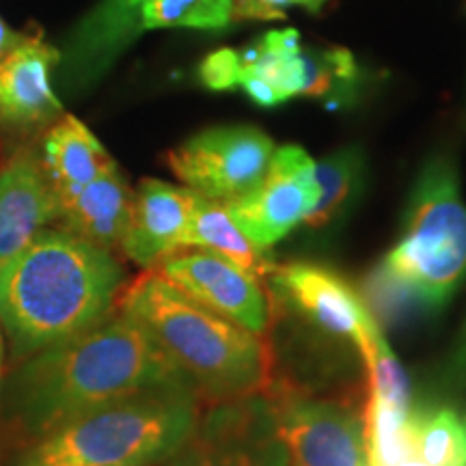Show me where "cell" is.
Masks as SVG:
<instances>
[{
    "label": "cell",
    "instance_id": "1",
    "mask_svg": "<svg viewBox=\"0 0 466 466\" xmlns=\"http://www.w3.org/2000/svg\"><path fill=\"white\" fill-rule=\"evenodd\" d=\"M160 389L195 387L137 319L115 309L85 333L15 360L5 406L28 442L96 408Z\"/></svg>",
    "mask_w": 466,
    "mask_h": 466
},
{
    "label": "cell",
    "instance_id": "2",
    "mask_svg": "<svg viewBox=\"0 0 466 466\" xmlns=\"http://www.w3.org/2000/svg\"><path fill=\"white\" fill-rule=\"evenodd\" d=\"M113 253L48 227L0 268V326L22 360L106 319L124 289Z\"/></svg>",
    "mask_w": 466,
    "mask_h": 466
},
{
    "label": "cell",
    "instance_id": "3",
    "mask_svg": "<svg viewBox=\"0 0 466 466\" xmlns=\"http://www.w3.org/2000/svg\"><path fill=\"white\" fill-rule=\"evenodd\" d=\"M116 309L154 337L203 404L264 393L270 387L272 359L264 337L209 311L158 270H145L126 285Z\"/></svg>",
    "mask_w": 466,
    "mask_h": 466
},
{
    "label": "cell",
    "instance_id": "4",
    "mask_svg": "<svg viewBox=\"0 0 466 466\" xmlns=\"http://www.w3.org/2000/svg\"><path fill=\"white\" fill-rule=\"evenodd\" d=\"M203 412L195 389H160L113 401L28 441L14 466H162Z\"/></svg>",
    "mask_w": 466,
    "mask_h": 466
},
{
    "label": "cell",
    "instance_id": "5",
    "mask_svg": "<svg viewBox=\"0 0 466 466\" xmlns=\"http://www.w3.org/2000/svg\"><path fill=\"white\" fill-rule=\"evenodd\" d=\"M382 279L432 309L445 305L466 279V203L450 156H434L419 173Z\"/></svg>",
    "mask_w": 466,
    "mask_h": 466
},
{
    "label": "cell",
    "instance_id": "6",
    "mask_svg": "<svg viewBox=\"0 0 466 466\" xmlns=\"http://www.w3.org/2000/svg\"><path fill=\"white\" fill-rule=\"evenodd\" d=\"M268 404L289 466H370L365 412L291 382H270Z\"/></svg>",
    "mask_w": 466,
    "mask_h": 466
},
{
    "label": "cell",
    "instance_id": "7",
    "mask_svg": "<svg viewBox=\"0 0 466 466\" xmlns=\"http://www.w3.org/2000/svg\"><path fill=\"white\" fill-rule=\"evenodd\" d=\"M275 143L253 126L208 127L167 154V167L197 195L236 201L261 182Z\"/></svg>",
    "mask_w": 466,
    "mask_h": 466
},
{
    "label": "cell",
    "instance_id": "8",
    "mask_svg": "<svg viewBox=\"0 0 466 466\" xmlns=\"http://www.w3.org/2000/svg\"><path fill=\"white\" fill-rule=\"evenodd\" d=\"M162 466H289L266 391L203 408L188 441Z\"/></svg>",
    "mask_w": 466,
    "mask_h": 466
},
{
    "label": "cell",
    "instance_id": "9",
    "mask_svg": "<svg viewBox=\"0 0 466 466\" xmlns=\"http://www.w3.org/2000/svg\"><path fill=\"white\" fill-rule=\"evenodd\" d=\"M318 197L316 162L299 145H283L272 154L261 182L227 208L250 240L270 250L296 227L305 225Z\"/></svg>",
    "mask_w": 466,
    "mask_h": 466
},
{
    "label": "cell",
    "instance_id": "10",
    "mask_svg": "<svg viewBox=\"0 0 466 466\" xmlns=\"http://www.w3.org/2000/svg\"><path fill=\"white\" fill-rule=\"evenodd\" d=\"M168 283L250 335L270 329V302L261 281L233 261L201 248H184L156 268Z\"/></svg>",
    "mask_w": 466,
    "mask_h": 466
},
{
    "label": "cell",
    "instance_id": "11",
    "mask_svg": "<svg viewBox=\"0 0 466 466\" xmlns=\"http://www.w3.org/2000/svg\"><path fill=\"white\" fill-rule=\"evenodd\" d=\"M288 305L324 333L360 346L376 319L357 289L330 268L307 261L277 266L268 279Z\"/></svg>",
    "mask_w": 466,
    "mask_h": 466
},
{
    "label": "cell",
    "instance_id": "12",
    "mask_svg": "<svg viewBox=\"0 0 466 466\" xmlns=\"http://www.w3.org/2000/svg\"><path fill=\"white\" fill-rule=\"evenodd\" d=\"M195 197L186 186L143 179L134 190L121 253L143 270H156L162 261L184 250Z\"/></svg>",
    "mask_w": 466,
    "mask_h": 466
},
{
    "label": "cell",
    "instance_id": "13",
    "mask_svg": "<svg viewBox=\"0 0 466 466\" xmlns=\"http://www.w3.org/2000/svg\"><path fill=\"white\" fill-rule=\"evenodd\" d=\"M147 0H100L69 35L61 55L63 83L72 89L96 85L143 35L141 11Z\"/></svg>",
    "mask_w": 466,
    "mask_h": 466
},
{
    "label": "cell",
    "instance_id": "14",
    "mask_svg": "<svg viewBox=\"0 0 466 466\" xmlns=\"http://www.w3.org/2000/svg\"><path fill=\"white\" fill-rule=\"evenodd\" d=\"M58 218V201L42 160L17 149L0 168V268Z\"/></svg>",
    "mask_w": 466,
    "mask_h": 466
},
{
    "label": "cell",
    "instance_id": "15",
    "mask_svg": "<svg viewBox=\"0 0 466 466\" xmlns=\"http://www.w3.org/2000/svg\"><path fill=\"white\" fill-rule=\"evenodd\" d=\"M61 52L42 37H31L0 61V126L35 127L63 113L52 74Z\"/></svg>",
    "mask_w": 466,
    "mask_h": 466
},
{
    "label": "cell",
    "instance_id": "16",
    "mask_svg": "<svg viewBox=\"0 0 466 466\" xmlns=\"http://www.w3.org/2000/svg\"><path fill=\"white\" fill-rule=\"evenodd\" d=\"M134 190L116 167L85 186L72 199L58 206V229L72 233L93 247L121 253L132 214Z\"/></svg>",
    "mask_w": 466,
    "mask_h": 466
},
{
    "label": "cell",
    "instance_id": "17",
    "mask_svg": "<svg viewBox=\"0 0 466 466\" xmlns=\"http://www.w3.org/2000/svg\"><path fill=\"white\" fill-rule=\"evenodd\" d=\"M39 160L58 206L116 167L89 127L72 115L61 116L46 132Z\"/></svg>",
    "mask_w": 466,
    "mask_h": 466
},
{
    "label": "cell",
    "instance_id": "18",
    "mask_svg": "<svg viewBox=\"0 0 466 466\" xmlns=\"http://www.w3.org/2000/svg\"><path fill=\"white\" fill-rule=\"evenodd\" d=\"M186 248H201L220 255L258 277L259 281H268L279 266L270 250L258 247L238 227L227 203L206 199L201 195L195 197V208L186 231Z\"/></svg>",
    "mask_w": 466,
    "mask_h": 466
},
{
    "label": "cell",
    "instance_id": "19",
    "mask_svg": "<svg viewBox=\"0 0 466 466\" xmlns=\"http://www.w3.org/2000/svg\"><path fill=\"white\" fill-rule=\"evenodd\" d=\"M240 80L244 76L264 80L275 89L281 102L300 96L305 85V66H302L299 31L285 28V31L266 33L253 46L240 50Z\"/></svg>",
    "mask_w": 466,
    "mask_h": 466
},
{
    "label": "cell",
    "instance_id": "20",
    "mask_svg": "<svg viewBox=\"0 0 466 466\" xmlns=\"http://www.w3.org/2000/svg\"><path fill=\"white\" fill-rule=\"evenodd\" d=\"M318 203L309 214V229H322L335 223L350 203L359 197L365 182V156L359 147H343L316 162Z\"/></svg>",
    "mask_w": 466,
    "mask_h": 466
},
{
    "label": "cell",
    "instance_id": "21",
    "mask_svg": "<svg viewBox=\"0 0 466 466\" xmlns=\"http://www.w3.org/2000/svg\"><path fill=\"white\" fill-rule=\"evenodd\" d=\"M415 458L428 466H466V415L456 408L410 412Z\"/></svg>",
    "mask_w": 466,
    "mask_h": 466
},
{
    "label": "cell",
    "instance_id": "22",
    "mask_svg": "<svg viewBox=\"0 0 466 466\" xmlns=\"http://www.w3.org/2000/svg\"><path fill=\"white\" fill-rule=\"evenodd\" d=\"M360 357L367 365V380H370V400L378 404L412 410L410 406V380L400 359L382 335L380 326L374 324L367 339L359 346Z\"/></svg>",
    "mask_w": 466,
    "mask_h": 466
},
{
    "label": "cell",
    "instance_id": "23",
    "mask_svg": "<svg viewBox=\"0 0 466 466\" xmlns=\"http://www.w3.org/2000/svg\"><path fill=\"white\" fill-rule=\"evenodd\" d=\"M233 20V0H147L141 11L143 33L156 28L223 31Z\"/></svg>",
    "mask_w": 466,
    "mask_h": 466
},
{
    "label": "cell",
    "instance_id": "24",
    "mask_svg": "<svg viewBox=\"0 0 466 466\" xmlns=\"http://www.w3.org/2000/svg\"><path fill=\"white\" fill-rule=\"evenodd\" d=\"M305 85L300 96L330 97L348 93L359 80V66L352 52L343 48H307L302 50Z\"/></svg>",
    "mask_w": 466,
    "mask_h": 466
},
{
    "label": "cell",
    "instance_id": "25",
    "mask_svg": "<svg viewBox=\"0 0 466 466\" xmlns=\"http://www.w3.org/2000/svg\"><path fill=\"white\" fill-rule=\"evenodd\" d=\"M240 50L220 48L203 58L199 66V80L212 91L238 89L240 85Z\"/></svg>",
    "mask_w": 466,
    "mask_h": 466
},
{
    "label": "cell",
    "instance_id": "26",
    "mask_svg": "<svg viewBox=\"0 0 466 466\" xmlns=\"http://www.w3.org/2000/svg\"><path fill=\"white\" fill-rule=\"evenodd\" d=\"M305 5V0H233V17L238 20H281L288 9Z\"/></svg>",
    "mask_w": 466,
    "mask_h": 466
},
{
    "label": "cell",
    "instance_id": "27",
    "mask_svg": "<svg viewBox=\"0 0 466 466\" xmlns=\"http://www.w3.org/2000/svg\"><path fill=\"white\" fill-rule=\"evenodd\" d=\"M26 39H28V35L11 28L7 22H5V17L0 15V61H3L5 56H9L15 48H20Z\"/></svg>",
    "mask_w": 466,
    "mask_h": 466
},
{
    "label": "cell",
    "instance_id": "28",
    "mask_svg": "<svg viewBox=\"0 0 466 466\" xmlns=\"http://www.w3.org/2000/svg\"><path fill=\"white\" fill-rule=\"evenodd\" d=\"M324 3H326V0H307V3H305V7H307L309 11H318L319 7H322Z\"/></svg>",
    "mask_w": 466,
    "mask_h": 466
},
{
    "label": "cell",
    "instance_id": "29",
    "mask_svg": "<svg viewBox=\"0 0 466 466\" xmlns=\"http://www.w3.org/2000/svg\"><path fill=\"white\" fill-rule=\"evenodd\" d=\"M400 466H428V464H423L421 460H417V458H410V460H406V462H401Z\"/></svg>",
    "mask_w": 466,
    "mask_h": 466
},
{
    "label": "cell",
    "instance_id": "30",
    "mask_svg": "<svg viewBox=\"0 0 466 466\" xmlns=\"http://www.w3.org/2000/svg\"><path fill=\"white\" fill-rule=\"evenodd\" d=\"M0 374H3V333H0Z\"/></svg>",
    "mask_w": 466,
    "mask_h": 466
}]
</instances>
